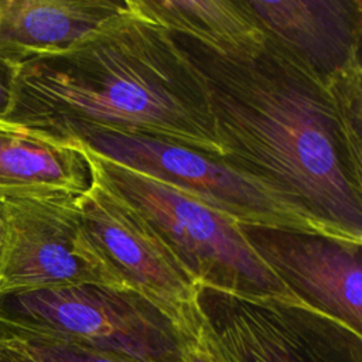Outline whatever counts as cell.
Listing matches in <instances>:
<instances>
[{
  "label": "cell",
  "instance_id": "ac0fdd59",
  "mask_svg": "<svg viewBox=\"0 0 362 362\" xmlns=\"http://www.w3.org/2000/svg\"><path fill=\"white\" fill-rule=\"evenodd\" d=\"M0 252H1V214H0Z\"/></svg>",
  "mask_w": 362,
  "mask_h": 362
},
{
  "label": "cell",
  "instance_id": "ba28073f",
  "mask_svg": "<svg viewBox=\"0 0 362 362\" xmlns=\"http://www.w3.org/2000/svg\"><path fill=\"white\" fill-rule=\"evenodd\" d=\"M78 150L90 175L86 189L78 197L89 235L127 287L194 339L201 286L160 232L115 189L95 161Z\"/></svg>",
  "mask_w": 362,
  "mask_h": 362
},
{
  "label": "cell",
  "instance_id": "2e32d148",
  "mask_svg": "<svg viewBox=\"0 0 362 362\" xmlns=\"http://www.w3.org/2000/svg\"><path fill=\"white\" fill-rule=\"evenodd\" d=\"M0 362H35L23 351L0 338Z\"/></svg>",
  "mask_w": 362,
  "mask_h": 362
},
{
  "label": "cell",
  "instance_id": "6da1fadb",
  "mask_svg": "<svg viewBox=\"0 0 362 362\" xmlns=\"http://www.w3.org/2000/svg\"><path fill=\"white\" fill-rule=\"evenodd\" d=\"M134 6L95 40L18 65L1 123L61 141L79 130L143 136L223 158L197 62Z\"/></svg>",
  "mask_w": 362,
  "mask_h": 362
},
{
  "label": "cell",
  "instance_id": "8992f818",
  "mask_svg": "<svg viewBox=\"0 0 362 362\" xmlns=\"http://www.w3.org/2000/svg\"><path fill=\"white\" fill-rule=\"evenodd\" d=\"M195 344L211 362H362V334L308 307L209 288Z\"/></svg>",
  "mask_w": 362,
  "mask_h": 362
},
{
  "label": "cell",
  "instance_id": "9a60e30c",
  "mask_svg": "<svg viewBox=\"0 0 362 362\" xmlns=\"http://www.w3.org/2000/svg\"><path fill=\"white\" fill-rule=\"evenodd\" d=\"M16 68L17 66L0 61V123L11 106Z\"/></svg>",
  "mask_w": 362,
  "mask_h": 362
},
{
  "label": "cell",
  "instance_id": "277c9868",
  "mask_svg": "<svg viewBox=\"0 0 362 362\" xmlns=\"http://www.w3.org/2000/svg\"><path fill=\"white\" fill-rule=\"evenodd\" d=\"M96 154L151 175L246 228L322 236L362 246V238L311 214L267 181L222 158L161 141L106 130H79L66 137Z\"/></svg>",
  "mask_w": 362,
  "mask_h": 362
},
{
  "label": "cell",
  "instance_id": "5bb4252c",
  "mask_svg": "<svg viewBox=\"0 0 362 362\" xmlns=\"http://www.w3.org/2000/svg\"><path fill=\"white\" fill-rule=\"evenodd\" d=\"M0 338L35 362H136L116 354L20 329L0 327Z\"/></svg>",
  "mask_w": 362,
  "mask_h": 362
},
{
  "label": "cell",
  "instance_id": "7c38bea8",
  "mask_svg": "<svg viewBox=\"0 0 362 362\" xmlns=\"http://www.w3.org/2000/svg\"><path fill=\"white\" fill-rule=\"evenodd\" d=\"M89 180L75 144L0 123V198L81 195Z\"/></svg>",
  "mask_w": 362,
  "mask_h": 362
},
{
  "label": "cell",
  "instance_id": "8fae6325",
  "mask_svg": "<svg viewBox=\"0 0 362 362\" xmlns=\"http://www.w3.org/2000/svg\"><path fill=\"white\" fill-rule=\"evenodd\" d=\"M134 14V0H0V61L69 51Z\"/></svg>",
  "mask_w": 362,
  "mask_h": 362
},
{
  "label": "cell",
  "instance_id": "7a4b0ae2",
  "mask_svg": "<svg viewBox=\"0 0 362 362\" xmlns=\"http://www.w3.org/2000/svg\"><path fill=\"white\" fill-rule=\"evenodd\" d=\"M182 42L205 79L222 160L362 238V174L346 154L325 81L269 40L249 59Z\"/></svg>",
  "mask_w": 362,
  "mask_h": 362
},
{
  "label": "cell",
  "instance_id": "4fadbf2b",
  "mask_svg": "<svg viewBox=\"0 0 362 362\" xmlns=\"http://www.w3.org/2000/svg\"><path fill=\"white\" fill-rule=\"evenodd\" d=\"M143 14L188 42L229 59L260 55L267 35L246 0H136Z\"/></svg>",
  "mask_w": 362,
  "mask_h": 362
},
{
  "label": "cell",
  "instance_id": "5b68a950",
  "mask_svg": "<svg viewBox=\"0 0 362 362\" xmlns=\"http://www.w3.org/2000/svg\"><path fill=\"white\" fill-rule=\"evenodd\" d=\"M0 327L136 362H187L194 344L139 294L90 284L0 293Z\"/></svg>",
  "mask_w": 362,
  "mask_h": 362
},
{
  "label": "cell",
  "instance_id": "52a82bcc",
  "mask_svg": "<svg viewBox=\"0 0 362 362\" xmlns=\"http://www.w3.org/2000/svg\"><path fill=\"white\" fill-rule=\"evenodd\" d=\"M78 197L0 198V293L83 284L132 291L85 228Z\"/></svg>",
  "mask_w": 362,
  "mask_h": 362
},
{
  "label": "cell",
  "instance_id": "9c48e42d",
  "mask_svg": "<svg viewBox=\"0 0 362 362\" xmlns=\"http://www.w3.org/2000/svg\"><path fill=\"white\" fill-rule=\"evenodd\" d=\"M240 228L303 305L362 334L359 245L279 229Z\"/></svg>",
  "mask_w": 362,
  "mask_h": 362
},
{
  "label": "cell",
  "instance_id": "30bf717a",
  "mask_svg": "<svg viewBox=\"0 0 362 362\" xmlns=\"http://www.w3.org/2000/svg\"><path fill=\"white\" fill-rule=\"evenodd\" d=\"M267 40L322 81L361 58V0H246Z\"/></svg>",
  "mask_w": 362,
  "mask_h": 362
},
{
  "label": "cell",
  "instance_id": "3957f363",
  "mask_svg": "<svg viewBox=\"0 0 362 362\" xmlns=\"http://www.w3.org/2000/svg\"><path fill=\"white\" fill-rule=\"evenodd\" d=\"M74 144L160 232L201 288L303 305L255 252L240 225L170 184Z\"/></svg>",
  "mask_w": 362,
  "mask_h": 362
},
{
  "label": "cell",
  "instance_id": "e0dca14e",
  "mask_svg": "<svg viewBox=\"0 0 362 362\" xmlns=\"http://www.w3.org/2000/svg\"><path fill=\"white\" fill-rule=\"evenodd\" d=\"M187 362H211L209 358L204 354V351L195 344H192V346L189 348V352H188V356H187Z\"/></svg>",
  "mask_w": 362,
  "mask_h": 362
}]
</instances>
